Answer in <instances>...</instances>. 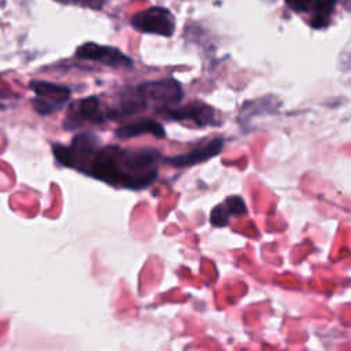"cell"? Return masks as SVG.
Returning a JSON list of instances; mask_svg holds the SVG:
<instances>
[{"instance_id": "obj_1", "label": "cell", "mask_w": 351, "mask_h": 351, "mask_svg": "<svg viewBox=\"0 0 351 351\" xmlns=\"http://www.w3.org/2000/svg\"><path fill=\"white\" fill-rule=\"evenodd\" d=\"M160 152L155 148L129 149L119 145L100 144L81 169L99 181L128 189H144L151 185L159 171Z\"/></svg>"}, {"instance_id": "obj_2", "label": "cell", "mask_w": 351, "mask_h": 351, "mask_svg": "<svg viewBox=\"0 0 351 351\" xmlns=\"http://www.w3.org/2000/svg\"><path fill=\"white\" fill-rule=\"evenodd\" d=\"M136 89L147 106H154L158 111L178 104L184 97L181 84L173 78L144 82L140 84Z\"/></svg>"}, {"instance_id": "obj_3", "label": "cell", "mask_w": 351, "mask_h": 351, "mask_svg": "<svg viewBox=\"0 0 351 351\" xmlns=\"http://www.w3.org/2000/svg\"><path fill=\"white\" fill-rule=\"evenodd\" d=\"M29 86L36 95L32 99V106L40 115H49L60 110L71 96V90L67 86L53 82L33 80Z\"/></svg>"}, {"instance_id": "obj_4", "label": "cell", "mask_w": 351, "mask_h": 351, "mask_svg": "<svg viewBox=\"0 0 351 351\" xmlns=\"http://www.w3.org/2000/svg\"><path fill=\"white\" fill-rule=\"evenodd\" d=\"M107 119V110H103L101 101L96 96H88L70 104L63 126L73 130L85 123H103Z\"/></svg>"}, {"instance_id": "obj_5", "label": "cell", "mask_w": 351, "mask_h": 351, "mask_svg": "<svg viewBox=\"0 0 351 351\" xmlns=\"http://www.w3.org/2000/svg\"><path fill=\"white\" fill-rule=\"evenodd\" d=\"M132 26L143 33H152L170 37L174 33V18L171 12L162 7H151L137 12L132 18Z\"/></svg>"}, {"instance_id": "obj_6", "label": "cell", "mask_w": 351, "mask_h": 351, "mask_svg": "<svg viewBox=\"0 0 351 351\" xmlns=\"http://www.w3.org/2000/svg\"><path fill=\"white\" fill-rule=\"evenodd\" d=\"M158 112H162L166 118H170L174 121H180V122L191 121L195 126H199V128L214 125V121H215L214 108L199 100L191 101L177 108L167 107Z\"/></svg>"}, {"instance_id": "obj_7", "label": "cell", "mask_w": 351, "mask_h": 351, "mask_svg": "<svg viewBox=\"0 0 351 351\" xmlns=\"http://www.w3.org/2000/svg\"><path fill=\"white\" fill-rule=\"evenodd\" d=\"M75 55L80 59L100 62L110 67H132L133 62L118 48L108 45H99L96 43H85L78 47Z\"/></svg>"}, {"instance_id": "obj_8", "label": "cell", "mask_w": 351, "mask_h": 351, "mask_svg": "<svg viewBox=\"0 0 351 351\" xmlns=\"http://www.w3.org/2000/svg\"><path fill=\"white\" fill-rule=\"evenodd\" d=\"M222 147H223V138H214L210 143H207L206 145L197 147V148H195L189 152L181 154V155L165 158L163 160L174 167H188V166H193V165L206 162V160L217 156L221 152Z\"/></svg>"}, {"instance_id": "obj_9", "label": "cell", "mask_w": 351, "mask_h": 351, "mask_svg": "<svg viewBox=\"0 0 351 351\" xmlns=\"http://www.w3.org/2000/svg\"><path fill=\"white\" fill-rule=\"evenodd\" d=\"M115 134L119 138H132V137H137L141 134H152L156 138H163L166 136L165 128L162 126V123L158 121H154V119H148V118H143L136 122L126 123V125L118 128L115 130Z\"/></svg>"}, {"instance_id": "obj_10", "label": "cell", "mask_w": 351, "mask_h": 351, "mask_svg": "<svg viewBox=\"0 0 351 351\" xmlns=\"http://www.w3.org/2000/svg\"><path fill=\"white\" fill-rule=\"evenodd\" d=\"M335 5H336V0H318L314 10L311 11L313 12V16L310 21L311 26L314 29L325 27L329 23V18L335 10Z\"/></svg>"}, {"instance_id": "obj_11", "label": "cell", "mask_w": 351, "mask_h": 351, "mask_svg": "<svg viewBox=\"0 0 351 351\" xmlns=\"http://www.w3.org/2000/svg\"><path fill=\"white\" fill-rule=\"evenodd\" d=\"M222 204H223L225 210L228 211V214L233 215V217H240V215L245 214V211H247L245 202L240 196H229Z\"/></svg>"}, {"instance_id": "obj_12", "label": "cell", "mask_w": 351, "mask_h": 351, "mask_svg": "<svg viewBox=\"0 0 351 351\" xmlns=\"http://www.w3.org/2000/svg\"><path fill=\"white\" fill-rule=\"evenodd\" d=\"M229 218H230V215H229L228 211L225 210L223 204L215 206V207L213 208L211 214H210V222H211V225L218 226V228H222V226L228 225Z\"/></svg>"}, {"instance_id": "obj_13", "label": "cell", "mask_w": 351, "mask_h": 351, "mask_svg": "<svg viewBox=\"0 0 351 351\" xmlns=\"http://www.w3.org/2000/svg\"><path fill=\"white\" fill-rule=\"evenodd\" d=\"M289 8L298 12H306V11H313L318 0H285Z\"/></svg>"}]
</instances>
